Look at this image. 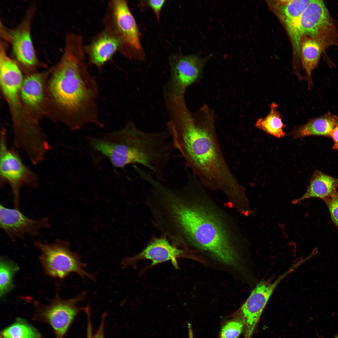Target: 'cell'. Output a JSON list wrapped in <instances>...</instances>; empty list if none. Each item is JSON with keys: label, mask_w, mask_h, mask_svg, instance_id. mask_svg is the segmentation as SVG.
I'll return each instance as SVG.
<instances>
[{"label": "cell", "mask_w": 338, "mask_h": 338, "mask_svg": "<svg viewBox=\"0 0 338 338\" xmlns=\"http://www.w3.org/2000/svg\"><path fill=\"white\" fill-rule=\"evenodd\" d=\"M229 316L230 319L222 326L219 338H237L243 332L245 324L243 319L233 313Z\"/></svg>", "instance_id": "obj_25"}, {"label": "cell", "mask_w": 338, "mask_h": 338, "mask_svg": "<svg viewBox=\"0 0 338 338\" xmlns=\"http://www.w3.org/2000/svg\"><path fill=\"white\" fill-rule=\"evenodd\" d=\"M23 79L16 63L7 54L5 47L0 44V81L1 88L10 104L18 106L19 95Z\"/></svg>", "instance_id": "obj_15"}, {"label": "cell", "mask_w": 338, "mask_h": 338, "mask_svg": "<svg viewBox=\"0 0 338 338\" xmlns=\"http://www.w3.org/2000/svg\"><path fill=\"white\" fill-rule=\"evenodd\" d=\"M338 125V116L328 113L295 127L289 135L295 139L311 136L329 137L330 132Z\"/></svg>", "instance_id": "obj_19"}, {"label": "cell", "mask_w": 338, "mask_h": 338, "mask_svg": "<svg viewBox=\"0 0 338 338\" xmlns=\"http://www.w3.org/2000/svg\"><path fill=\"white\" fill-rule=\"evenodd\" d=\"M288 33L295 46L299 45L302 36H307L318 40L325 48L333 43L336 32L323 1L310 0Z\"/></svg>", "instance_id": "obj_7"}, {"label": "cell", "mask_w": 338, "mask_h": 338, "mask_svg": "<svg viewBox=\"0 0 338 338\" xmlns=\"http://www.w3.org/2000/svg\"><path fill=\"white\" fill-rule=\"evenodd\" d=\"M20 95L26 106L33 109L39 108L44 95L43 83L40 74H32L23 79Z\"/></svg>", "instance_id": "obj_21"}, {"label": "cell", "mask_w": 338, "mask_h": 338, "mask_svg": "<svg viewBox=\"0 0 338 338\" xmlns=\"http://www.w3.org/2000/svg\"><path fill=\"white\" fill-rule=\"evenodd\" d=\"M212 113L205 107L194 113L186 105L176 106L168 112L166 130L174 149L204 187L232 200L242 193L243 186L223 156Z\"/></svg>", "instance_id": "obj_2"}, {"label": "cell", "mask_w": 338, "mask_h": 338, "mask_svg": "<svg viewBox=\"0 0 338 338\" xmlns=\"http://www.w3.org/2000/svg\"><path fill=\"white\" fill-rule=\"evenodd\" d=\"M310 1L273 0L267 2L288 31L300 17Z\"/></svg>", "instance_id": "obj_20"}, {"label": "cell", "mask_w": 338, "mask_h": 338, "mask_svg": "<svg viewBox=\"0 0 338 338\" xmlns=\"http://www.w3.org/2000/svg\"><path fill=\"white\" fill-rule=\"evenodd\" d=\"M338 178L316 170L311 177L306 192L300 197L291 201L293 204H298L308 199L317 198L323 200L337 192Z\"/></svg>", "instance_id": "obj_17"}, {"label": "cell", "mask_w": 338, "mask_h": 338, "mask_svg": "<svg viewBox=\"0 0 338 338\" xmlns=\"http://www.w3.org/2000/svg\"><path fill=\"white\" fill-rule=\"evenodd\" d=\"M186 250L172 244L166 238L161 236L153 238L140 253L133 257L125 258L123 260L125 266L133 265L138 261L144 259L150 260L151 266L170 260L175 268L178 265L177 259L187 257Z\"/></svg>", "instance_id": "obj_14"}, {"label": "cell", "mask_w": 338, "mask_h": 338, "mask_svg": "<svg viewBox=\"0 0 338 338\" xmlns=\"http://www.w3.org/2000/svg\"><path fill=\"white\" fill-rule=\"evenodd\" d=\"M329 137L332 139L333 144L332 147L335 150L338 149V125L334 128L330 132Z\"/></svg>", "instance_id": "obj_29"}, {"label": "cell", "mask_w": 338, "mask_h": 338, "mask_svg": "<svg viewBox=\"0 0 338 338\" xmlns=\"http://www.w3.org/2000/svg\"><path fill=\"white\" fill-rule=\"evenodd\" d=\"M33 10H29L22 22L11 30L3 28L2 36L12 46L13 54L18 61L28 68L35 66L37 59L32 42L30 26Z\"/></svg>", "instance_id": "obj_13"}, {"label": "cell", "mask_w": 338, "mask_h": 338, "mask_svg": "<svg viewBox=\"0 0 338 338\" xmlns=\"http://www.w3.org/2000/svg\"><path fill=\"white\" fill-rule=\"evenodd\" d=\"M330 211L331 218L338 227V193L337 192L323 200Z\"/></svg>", "instance_id": "obj_27"}, {"label": "cell", "mask_w": 338, "mask_h": 338, "mask_svg": "<svg viewBox=\"0 0 338 338\" xmlns=\"http://www.w3.org/2000/svg\"><path fill=\"white\" fill-rule=\"evenodd\" d=\"M285 272L274 281L270 279L256 284L250 295L234 314L244 321L243 338H252L264 309L276 287L287 275Z\"/></svg>", "instance_id": "obj_10"}, {"label": "cell", "mask_w": 338, "mask_h": 338, "mask_svg": "<svg viewBox=\"0 0 338 338\" xmlns=\"http://www.w3.org/2000/svg\"><path fill=\"white\" fill-rule=\"evenodd\" d=\"M0 227L12 240L22 238L28 234L33 237L39 236L41 231L50 227L48 217L33 219L27 217L19 209L9 208L1 204Z\"/></svg>", "instance_id": "obj_12"}, {"label": "cell", "mask_w": 338, "mask_h": 338, "mask_svg": "<svg viewBox=\"0 0 338 338\" xmlns=\"http://www.w3.org/2000/svg\"><path fill=\"white\" fill-rule=\"evenodd\" d=\"M119 47L116 38L104 29L84 46V50L90 63L100 70L115 53L119 51Z\"/></svg>", "instance_id": "obj_16"}, {"label": "cell", "mask_w": 338, "mask_h": 338, "mask_svg": "<svg viewBox=\"0 0 338 338\" xmlns=\"http://www.w3.org/2000/svg\"><path fill=\"white\" fill-rule=\"evenodd\" d=\"M65 45L49 82L51 96L71 130H79L89 124L103 127L97 103L99 86L86 62L83 38L79 34L69 35Z\"/></svg>", "instance_id": "obj_3"}, {"label": "cell", "mask_w": 338, "mask_h": 338, "mask_svg": "<svg viewBox=\"0 0 338 338\" xmlns=\"http://www.w3.org/2000/svg\"><path fill=\"white\" fill-rule=\"evenodd\" d=\"M166 130L148 132L139 128L131 120L120 130L92 138L90 146L107 157L113 165L123 168L137 164L151 171L163 182L168 164L178 158Z\"/></svg>", "instance_id": "obj_4"}, {"label": "cell", "mask_w": 338, "mask_h": 338, "mask_svg": "<svg viewBox=\"0 0 338 338\" xmlns=\"http://www.w3.org/2000/svg\"><path fill=\"white\" fill-rule=\"evenodd\" d=\"M206 189L191 178L169 191L159 206V230L177 247H193L226 264L241 267L239 249L248 240L238 222Z\"/></svg>", "instance_id": "obj_1"}, {"label": "cell", "mask_w": 338, "mask_h": 338, "mask_svg": "<svg viewBox=\"0 0 338 338\" xmlns=\"http://www.w3.org/2000/svg\"><path fill=\"white\" fill-rule=\"evenodd\" d=\"M82 292L74 298L63 300L58 295L47 305L35 303V318L49 324L54 332L56 338H63L70 325L79 312L84 308L78 307L85 298Z\"/></svg>", "instance_id": "obj_9"}, {"label": "cell", "mask_w": 338, "mask_h": 338, "mask_svg": "<svg viewBox=\"0 0 338 338\" xmlns=\"http://www.w3.org/2000/svg\"><path fill=\"white\" fill-rule=\"evenodd\" d=\"M211 56L202 58L197 54L172 58L170 62V79L164 90L185 94L189 86L200 80L205 63Z\"/></svg>", "instance_id": "obj_11"}, {"label": "cell", "mask_w": 338, "mask_h": 338, "mask_svg": "<svg viewBox=\"0 0 338 338\" xmlns=\"http://www.w3.org/2000/svg\"><path fill=\"white\" fill-rule=\"evenodd\" d=\"M3 338H41L39 333L22 319H18L2 332Z\"/></svg>", "instance_id": "obj_24"}, {"label": "cell", "mask_w": 338, "mask_h": 338, "mask_svg": "<svg viewBox=\"0 0 338 338\" xmlns=\"http://www.w3.org/2000/svg\"><path fill=\"white\" fill-rule=\"evenodd\" d=\"M102 23L104 29L118 40L119 52L130 59L142 50L140 33L134 17L125 0H112L108 3Z\"/></svg>", "instance_id": "obj_5"}, {"label": "cell", "mask_w": 338, "mask_h": 338, "mask_svg": "<svg viewBox=\"0 0 338 338\" xmlns=\"http://www.w3.org/2000/svg\"><path fill=\"white\" fill-rule=\"evenodd\" d=\"M324 48L322 44L315 38L303 36L301 38L300 55L309 90L311 89L313 85L312 73L318 65Z\"/></svg>", "instance_id": "obj_18"}, {"label": "cell", "mask_w": 338, "mask_h": 338, "mask_svg": "<svg viewBox=\"0 0 338 338\" xmlns=\"http://www.w3.org/2000/svg\"><path fill=\"white\" fill-rule=\"evenodd\" d=\"M19 268L14 261L2 257L0 259V296L3 298L14 287L13 278Z\"/></svg>", "instance_id": "obj_23"}, {"label": "cell", "mask_w": 338, "mask_h": 338, "mask_svg": "<svg viewBox=\"0 0 338 338\" xmlns=\"http://www.w3.org/2000/svg\"><path fill=\"white\" fill-rule=\"evenodd\" d=\"M0 179L1 186L5 183L9 185L14 208L18 209L21 188L25 186L35 188L38 183L36 173L24 164L15 150L8 147L3 130L0 136Z\"/></svg>", "instance_id": "obj_8"}, {"label": "cell", "mask_w": 338, "mask_h": 338, "mask_svg": "<svg viewBox=\"0 0 338 338\" xmlns=\"http://www.w3.org/2000/svg\"><path fill=\"white\" fill-rule=\"evenodd\" d=\"M84 311L86 314L87 319V338H105V327L107 313H105L103 314L98 328L95 332L93 333L90 308L87 307Z\"/></svg>", "instance_id": "obj_26"}, {"label": "cell", "mask_w": 338, "mask_h": 338, "mask_svg": "<svg viewBox=\"0 0 338 338\" xmlns=\"http://www.w3.org/2000/svg\"><path fill=\"white\" fill-rule=\"evenodd\" d=\"M278 106L275 102L270 105V110L264 117H260L257 120L255 127L266 133L278 138L284 137L285 133L283 128L285 127L278 110Z\"/></svg>", "instance_id": "obj_22"}, {"label": "cell", "mask_w": 338, "mask_h": 338, "mask_svg": "<svg viewBox=\"0 0 338 338\" xmlns=\"http://www.w3.org/2000/svg\"><path fill=\"white\" fill-rule=\"evenodd\" d=\"M165 1L164 0L147 1L148 5L152 9L158 20L160 19L161 11Z\"/></svg>", "instance_id": "obj_28"}, {"label": "cell", "mask_w": 338, "mask_h": 338, "mask_svg": "<svg viewBox=\"0 0 338 338\" xmlns=\"http://www.w3.org/2000/svg\"><path fill=\"white\" fill-rule=\"evenodd\" d=\"M34 246L40 251L39 260L46 274L60 279L75 273L83 278L95 280L94 275L84 269L79 255L72 251L68 240L57 239L53 243L37 240Z\"/></svg>", "instance_id": "obj_6"}, {"label": "cell", "mask_w": 338, "mask_h": 338, "mask_svg": "<svg viewBox=\"0 0 338 338\" xmlns=\"http://www.w3.org/2000/svg\"><path fill=\"white\" fill-rule=\"evenodd\" d=\"M316 338H326L321 335L316 331ZM332 338H338V333L336 334Z\"/></svg>", "instance_id": "obj_30"}]
</instances>
